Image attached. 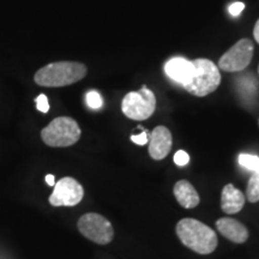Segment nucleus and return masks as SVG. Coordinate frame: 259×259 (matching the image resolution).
<instances>
[{"label":"nucleus","instance_id":"nucleus-4","mask_svg":"<svg viewBox=\"0 0 259 259\" xmlns=\"http://www.w3.org/2000/svg\"><path fill=\"white\" fill-rule=\"evenodd\" d=\"M193 63L194 72L185 88L194 96L204 97L215 92L221 83L220 69L209 59H196Z\"/></svg>","mask_w":259,"mask_h":259},{"label":"nucleus","instance_id":"nucleus-23","mask_svg":"<svg viewBox=\"0 0 259 259\" xmlns=\"http://www.w3.org/2000/svg\"><path fill=\"white\" fill-rule=\"evenodd\" d=\"M258 73H259V66H258Z\"/></svg>","mask_w":259,"mask_h":259},{"label":"nucleus","instance_id":"nucleus-13","mask_svg":"<svg viewBox=\"0 0 259 259\" xmlns=\"http://www.w3.org/2000/svg\"><path fill=\"white\" fill-rule=\"evenodd\" d=\"M174 196L183 208L192 209L198 205L200 199L199 194L194 190L189 181L180 180L174 186Z\"/></svg>","mask_w":259,"mask_h":259},{"label":"nucleus","instance_id":"nucleus-21","mask_svg":"<svg viewBox=\"0 0 259 259\" xmlns=\"http://www.w3.org/2000/svg\"><path fill=\"white\" fill-rule=\"evenodd\" d=\"M253 36H254V40L258 42L259 44V19L257 21V23L254 25V29H253Z\"/></svg>","mask_w":259,"mask_h":259},{"label":"nucleus","instance_id":"nucleus-12","mask_svg":"<svg viewBox=\"0 0 259 259\" xmlns=\"http://www.w3.org/2000/svg\"><path fill=\"white\" fill-rule=\"evenodd\" d=\"M245 205V196L233 184L223 187L221 194V209L226 213H236L241 211Z\"/></svg>","mask_w":259,"mask_h":259},{"label":"nucleus","instance_id":"nucleus-8","mask_svg":"<svg viewBox=\"0 0 259 259\" xmlns=\"http://www.w3.org/2000/svg\"><path fill=\"white\" fill-rule=\"evenodd\" d=\"M83 186L73 178L66 177L54 185L50 203L53 206H74L83 199Z\"/></svg>","mask_w":259,"mask_h":259},{"label":"nucleus","instance_id":"nucleus-10","mask_svg":"<svg viewBox=\"0 0 259 259\" xmlns=\"http://www.w3.org/2000/svg\"><path fill=\"white\" fill-rule=\"evenodd\" d=\"M164 72L171 80L185 87L192 78L194 66L192 61H189L185 58L176 57L168 60L164 65Z\"/></svg>","mask_w":259,"mask_h":259},{"label":"nucleus","instance_id":"nucleus-3","mask_svg":"<svg viewBox=\"0 0 259 259\" xmlns=\"http://www.w3.org/2000/svg\"><path fill=\"white\" fill-rule=\"evenodd\" d=\"M79 125L70 116H59L41 131L44 143L52 148H66L76 144L80 138Z\"/></svg>","mask_w":259,"mask_h":259},{"label":"nucleus","instance_id":"nucleus-11","mask_svg":"<svg viewBox=\"0 0 259 259\" xmlns=\"http://www.w3.org/2000/svg\"><path fill=\"white\" fill-rule=\"evenodd\" d=\"M216 227L225 238L235 244H244L248 239L247 228L238 220L229 218L220 219L216 221Z\"/></svg>","mask_w":259,"mask_h":259},{"label":"nucleus","instance_id":"nucleus-22","mask_svg":"<svg viewBox=\"0 0 259 259\" xmlns=\"http://www.w3.org/2000/svg\"><path fill=\"white\" fill-rule=\"evenodd\" d=\"M46 183L50 186L56 185V179H54V176H52V174H48V176H46Z\"/></svg>","mask_w":259,"mask_h":259},{"label":"nucleus","instance_id":"nucleus-7","mask_svg":"<svg viewBox=\"0 0 259 259\" xmlns=\"http://www.w3.org/2000/svg\"><path fill=\"white\" fill-rule=\"evenodd\" d=\"M253 51L254 47L252 41L248 38H242L223 54L218 67L226 72H239L245 70L251 63Z\"/></svg>","mask_w":259,"mask_h":259},{"label":"nucleus","instance_id":"nucleus-19","mask_svg":"<svg viewBox=\"0 0 259 259\" xmlns=\"http://www.w3.org/2000/svg\"><path fill=\"white\" fill-rule=\"evenodd\" d=\"M245 9V4L244 3H240V2H236L234 4H232L229 6V14L232 16H234V17H238L239 15L241 14L242 11H244Z\"/></svg>","mask_w":259,"mask_h":259},{"label":"nucleus","instance_id":"nucleus-16","mask_svg":"<svg viewBox=\"0 0 259 259\" xmlns=\"http://www.w3.org/2000/svg\"><path fill=\"white\" fill-rule=\"evenodd\" d=\"M87 103H88L90 108L100 109L103 105V100L99 93L95 92V90H92V92L87 94Z\"/></svg>","mask_w":259,"mask_h":259},{"label":"nucleus","instance_id":"nucleus-2","mask_svg":"<svg viewBox=\"0 0 259 259\" xmlns=\"http://www.w3.org/2000/svg\"><path fill=\"white\" fill-rule=\"evenodd\" d=\"M85 65L74 61H58L48 64L35 73L34 80L37 85L59 88L79 82L87 76Z\"/></svg>","mask_w":259,"mask_h":259},{"label":"nucleus","instance_id":"nucleus-6","mask_svg":"<svg viewBox=\"0 0 259 259\" xmlns=\"http://www.w3.org/2000/svg\"><path fill=\"white\" fill-rule=\"evenodd\" d=\"M78 229L87 239L99 245L109 244L114 238L112 223L102 215L89 212L78 220Z\"/></svg>","mask_w":259,"mask_h":259},{"label":"nucleus","instance_id":"nucleus-14","mask_svg":"<svg viewBox=\"0 0 259 259\" xmlns=\"http://www.w3.org/2000/svg\"><path fill=\"white\" fill-rule=\"evenodd\" d=\"M246 197L251 203L259 202V171L252 173L246 189Z\"/></svg>","mask_w":259,"mask_h":259},{"label":"nucleus","instance_id":"nucleus-20","mask_svg":"<svg viewBox=\"0 0 259 259\" xmlns=\"http://www.w3.org/2000/svg\"><path fill=\"white\" fill-rule=\"evenodd\" d=\"M131 141L134 142L135 144L145 145V144L148 143V141H149L148 132H142L141 135H134V136H131Z\"/></svg>","mask_w":259,"mask_h":259},{"label":"nucleus","instance_id":"nucleus-17","mask_svg":"<svg viewBox=\"0 0 259 259\" xmlns=\"http://www.w3.org/2000/svg\"><path fill=\"white\" fill-rule=\"evenodd\" d=\"M35 102H36V108L41 113H47L50 111V103H48V99L45 94L38 95L36 99H35Z\"/></svg>","mask_w":259,"mask_h":259},{"label":"nucleus","instance_id":"nucleus-9","mask_svg":"<svg viewBox=\"0 0 259 259\" xmlns=\"http://www.w3.org/2000/svg\"><path fill=\"white\" fill-rule=\"evenodd\" d=\"M171 134L166 126H157L151 132L150 142H149V154L154 160H163L169 154L171 149Z\"/></svg>","mask_w":259,"mask_h":259},{"label":"nucleus","instance_id":"nucleus-15","mask_svg":"<svg viewBox=\"0 0 259 259\" xmlns=\"http://www.w3.org/2000/svg\"><path fill=\"white\" fill-rule=\"evenodd\" d=\"M239 163L241 167L251 171H259V156L250 154L239 155Z\"/></svg>","mask_w":259,"mask_h":259},{"label":"nucleus","instance_id":"nucleus-18","mask_svg":"<svg viewBox=\"0 0 259 259\" xmlns=\"http://www.w3.org/2000/svg\"><path fill=\"white\" fill-rule=\"evenodd\" d=\"M174 162H176V164H178V166H180V167L186 166V164L190 162L189 154L184 150L177 151L176 155H174Z\"/></svg>","mask_w":259,"mask_h":259},{"label":"nucleus","instance_id":"nucleus-5","mask_svg":"<svg viewBox=\"0 0 259 259\" xmlns=\"http://www.w3.org/2000/svg\"><path fill=\"white\" fill-rule=\"evenodd\" d=\"M122 113L132 120H147L156 109V97L154 93L143 87L139 92L128 93L121 103Z\"/></svg>","mask_w":259,"mask_h":259},{"label":"nucleus","instance_id":"nucleus-1","mask_svg":"<svg viewBox=\"0 0 259 259\" xmlns=\"http://www.w3.org/2000/svg\"><path fill=\"white\" fill-rule=\"evenodd\" d=\"M177 235L186 247L199 254H210L218 247L216 233L198 220H181L177 225Z\"/></svg>","mask_w":259,"mask_h":259}]
</instances>
